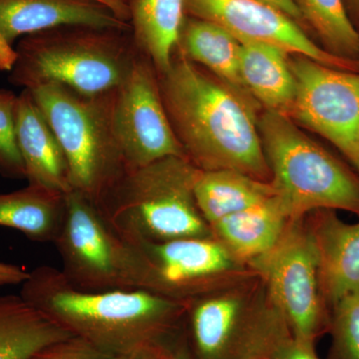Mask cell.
Returning a JSON list of instances; mask_svg holds the SVG:
<instances>
[{
    "label": "cell",
    "mask_w": 359,
    "mask_h": 359,
    "mask_svg": "<svg viewBox=\"0 0 359 359\" xmlns=\"http://www.w3.org/2000/svg\"><path fill=\"white\" fill-rule=\"evenodd\" d=\"M194 18L228 30L241 41L273 45L337 69L359 71L358 60L339 57L321 48L280 9L263 0H184Z\"/></svg>",
    "instance_id": "obj_12"
},
{
    "label": "cell",
    "mask_w": 359,
    "mask_h": 359,
    "mask_svg": "<svg viewBox=\"0 0 359 359\" xmlns=\"http://www.w3.org/2000/svg\"><path fill=\"white\" fill-rule=\"evenodd\" d=\"M29 91L65 152L72 191L100 205L127 171L113 127L116 90L85 96L47 83Z\"/></svg>",
    "instance_id": "obj_6"
},
{
    "label": "cell",
    "mask_w": 359,
    "mask_h": 359,
    "mask_svg": "<svg viewBox=\"0 0 359 359\" xmlns=\"http://www.w3.org/2000/svg\"><path fill=\"white\" fill-rule=\"evenodd\" d=\"M242 359H264V358H262V356L259 355H249L245 356V358Z\"/></svg>",
    "instance_id": "obj_33"
},
{
    "label": "cell",
    "mask_w": 359,
    "mask_h": 359,
    "mask_svg": "<svg viewBox=\"0 0 359 359\" xmlns=\"http://www.w3.org/2000/svg\"><path fill=\"white\" fill-rule=\"evenodd\" d=\"M311 214L308 226L318 254L321 294L334 306L359 292V222L346 223L332 210Z\"/></svg>",
    "instance_id": "obj_15"
},
{
    "label": "cell",
    "mask_w": 359,
    "mask_h": 359,
    "mask_svg": "<svg viewBox=\"0 0 359 359\" xmlns=\"http://www.w3.org/2000/svg\"><path fill=\"white\" fill-rule=\"evenodd\" d=\"M166 359H193L182 348H176Z\"/></svg>",
    "instance_id": "obj_32"
},
{
    "label": "cell",
    "mask_w": 359,
    "mask_h": 359,
    "mask_svg": "<svg viewBox=\"0 0 359 359\" xmlns=\"http://www.w3.org/2000/svg\"><path fill=\"white\" fill-rule=\"evenodd\" d=\"M332 308V359H359V292Z\"/></svg>",
    "instance_id": "obj_26"
},
{
    "label": "cell",
    "mask_w": 359,
    "mask_h": 359,
    "mask_svg": "<svg viewBox=\"0 0 359 359\" xmlns=\"http://www.w3.org/2000/svg\"><path fill=\"white\" fill-rule=\"evenodd\" d=\"M134 43L154 66L166 72L173 60L184 22V0H133L130 6Z\"/></svg>",
    "instance_id": "obj_21"
},
{
    "label": "cell",
    "mask_w": 359,
    "mask_h": 359,
    "mask_svg": "<svg viewBox=\"0 0 359 359\" xmlns=\"http://www.w3.org/2000/svg\"><path fill=\"white\" fill-rule=\"evenodd\" d=\"M56 245L61 273L75 289L90 292L136 287V252L84 195H65V215Z\"/></svg>",
    "instance_id": "obj_7"
},
{
    "label": "cell",
    "mask_w": 359,
    "mask_h": 359,
    "mask_svg": "<svg viewBox=\"0 0 359 359\" xmlns=\"http://www.w3.org/2000/svg\"><path fill=\"white\" fill-rule=\"evenodd\" d=\"M259 131L271 184L292 222L320 210L359 216V176L306 136L292 118L264 111Z\"/></svg>",
    "instance_id": "obj_5"
},
{
    "label": "cell",
    "mask_w": 359,
    "mask_h": 359,
    "mask_svg": "<svg viewBox=\"0 0 359 359\" xmlns=\"http://www.w3.org/2000/svg\"><path fill=\"white\" fill-rule=\"evenodd\" d=\"M88 1L95 2V4L106 7L119 20L125 21V22H128L131 20L130 6L125 2V0H88Z\"/></svg>",
    "instance_id": "obj_30"
},
{
    "label": "cell",
    "mask_w": 359,
    "mask_h": 359,
    "mask_svg": "<svg viewBox=\"0 0 359 359\" xmlns=\"http://www.w3.org/2000/svg\"><path fill=\"white\" fill-rule=\"evenodd\" d=\"M62 27L127 32L109 9L88 0H0V70H11L16 40Z\"/></svg>",
    "instance_id": "obj_13"
},
{
    "label": "cell",
    "mask_w": 359,
    "mask_h": 359,
    "mask_svg": "<svg viewBox=\"0 0 359 359\" xmlns=\"http://www.w3.org/2000/svg\"><path fill=\"white\" fill-rule=\"evenodd\" d=\"M290 222L278 194L211 226L212 236L238 264H249L278 243Z\"/></svg>",
    "instance_id": "obj_17"
},
{
    "label": "cell",
    "mask_w": 359,
    "mask_h": 359,
    "mask_svg": "<svg viewBox=\"0 0 359 359\" xmlns=\"http://www.w3.org/2000/svg\"><path fill=\"white\" fill-rule=\"evenodd\" d=\"M199 171L188 158L182 157L127 170L99 209L110 226L132 244L214 237L194 194Z\"/></svg>",
    "instance_id": "obj_3"
},
{
    "label": "cell",
    "mask_w": 359,
    "mask_h": 359,
    "mask_svg": "<svg viewBox=\"0 0 359 359\" xmlns=\"http://www.w3.org/2000/svg\"><path fill=\"white\" fill-rule=\"evenodd\" d=\"M32 359H117L86 340L70 337L45 347Z\"/></svg>",
    "instance_id": "obj_28"
},
{
    "label": "cell",
    "mask_w": 359,
    "mask_h": 359,
    "mask_svg": "<svg viewBox=\"0 0 359 359\" xmlns=\"http://www.w3.org/2000/svg\"><path fill=\"white\" fill-rule=\"evenodd\" d=\"M21 285L28 304L117 359H166L189 306L144 290L83 292L50 266L29 271Z\"/></svg>",
    "instance_id": "obj_1"
},
{
    "label": "cell",
    "mask_w": 359,
    "mask_h": 359,
    "mask_svg": "<svg viewBox=\"0 0 359 359\" xmlns=\"http://www.w3.org/2000/svg\"><path fill=\"white\" fill-rule=\"evenodd\" d=\"M177 47L189 60L209 71L247 100L257 104L241 76L240 41L228 30L209 21L192 18L184 22Z\"/></svg>",
    "instance_id": "obj_19"
},
{
    "label": "cell",
    "mask_w": 359,
    "mask_h": 359,
    "mask_svg": "<svg viewBox=\"0 0 359 359\" xmlns=\"http://www.w3.org/2000/svg\"><path fill=\"white\" fill-rule=\"evenodd\" d=\"M250 268L263 278L269 304L297 339L313 344L327 327L318 254L304 219L290 222L278 243L252 259Z\"/></svg>",
    "instance_id": "obj_8"
},
{
    "label": "cell",
    "mask_w": 359,
    "mask_h": 359,
    "mask_svg": "<svg viewBox=\"0 0 359 359\" xmlns=\"http://www.w3.org/2000/svg\"><path fill=\"white\" fill-rule=\"evenodd\" d=\"M158 81L175 134L198 169L236 170L271 181L257 124V104L179 51L169 69L158 74Z\"/></svg>",
    "instance_id": "obj_2"
},
{
    "label": "cell",
    "mask_w": 359,
    "mask_h": 359,
    "mask_svg": "<svg viewBox=\"0 0 359 359\" xmlns=\"http://www.w3.org/2000/svg\"><path fill=\"white\" fill-rule=\"evenodd\" d=\"M18 95L0 89V175L25 179V165L16 140V105Z\"/></svg>",
    "instance_id": "obj_27"
},
{
    "label": "cell",
    "mask_w": 359,
    "mask_h": 359,
    "mask_svg": "<svg viewBox=\"0 0 359 359\" xmlns=\"http://www.w3.org/2000/svg\"><path fill=\"white\" fill-rule=\"evenodd\" d=\"M29 276V271L16 264L0 262V287L22 285Z\"/></svg>",
    "instance_id": "obj_29"
},
{
    "label": "cell",
    "mask_w": 359,
    "mask_h": 359,
    "mask_svg": "<svg viewBox=\"0 0 359 359\" xmlns=\"http://www.w3.org/2000/svg\"><path fill=\"white\" fill-rule=\"evenodd\" d=\"M132 245L136 252L137 290L182 302L223 290L224 278L238 264L214 237Z\"/></svg>",
    "instance_id": "obj_9"
},
{
    "label": "cell",
    "mask_w": 359,
    "mask_h": 359,
    "mask_svg": "<svg viewBox=\"0 0 359 359\" xmlns=\"http://www.w3.org/2000/svg\"><path fill=\"white\" fill-rule=\"evenodd\" d=\"M73 337L20 295L0 294V359H32Z\"/></svg>",
    "instance_id": "obj_20"
},
{
    "label": "cell",
    "mask_w": 359,
    "mask_h": 359,
    "mask_svg": "<svg viewBox=\"0 0 359 359\" xmlns=\"http://www.w3.org/2000/svg\"><path fill=\"white\" fill-rule=\"evenodd\" d=\"M254 354L264 359H320L314 344L294 337L271 306L266 309L262 321Z\"/></svg>",
    "instance_id": "obj_25"
},
{
    "label": "cell",
    "mask_w": 359,
    "mask_h": 359,
    "mask_svg": "<svg viewBox=\"0 0 359 359\" xmlns=\"http://www.w3.org/2000/svg\"><path fill=\"white\" fill-rule=\"evenodd\" d=\"M196 203L211 226L230 216L276 195L271 182L236 170H200L194 185Z\"/></svg>",
    "instance_id": "obj_22"
},
{
    "label": "cell",
    "mask_w": 359,
    "mask_h": 359,
    "mask_svg": "<svg viewBox=\"0 0 359 359\" xmlns=\"http://www.w3.org/2000/svg\"><path fill=\"white\" fill-rule=\"evenodd\" d=\"M113 127L127 170L187 158L163 103L157 71L142 53L114 92Z\"/></svg>",
    "instance_id": "obj_11"
},
{
    "label": "cell",
    "mask_w": 359,
    "mask_h": 359,
    "mask_svg": "<svg viewBox=\"0 0 359 359\" xmlns=\"http://www.w3.org/2000/svg\"><path fill=\"white\" fill-rule=\"evenodd\" d=\"M354 1H355L356 4H358V6H359V0H354Z\"/></svg>",
    "instance_id": "obj_34"
},
{
    "label": "cell",
    "mask_w": 359,
    "mask_h": 359,
    "mask_svg": "<svg viewBox=\"0 0 359 359\" xmlns=\"http://www.w3.org/2000/svg\"><path fill=\"white\" fill-rule=\"evenodd\" d=\"M15 128L28 185L62 195L70 193L65 152L29 90L23 89L18 95Z\"/></svg>",
    "instance_id": "obj_16"
},
{
    "label": "cell",
    "mask_w": 359,
    "mask_h": 359,
    "mask_svg": "<svg viewBox=\"0 0 359 359\" xmlns=\"http://www.w3.org/2000/svg\"><path fill=\"white\" fill-rule=\"evenodd\" d=\"M120 32L62 27L23 37L9 81L28 90L57 83L85 96L114 92L140 53Z\"/></svg>",
    "instance_id": "obj_4"
},
{
    "label": "cell",
    "mask_w": 359,
    "mask_h": 359,
    "mask_svg": "<svg viewBox=\"0 0 359 359\" xmlns=\"http://www.w3.org/2000/svg\"><path fill=\"white\" fill-rule=\"evenodd\" d=\"M263 309L252 311L245 295L223 290L189 302L196 359H242L252 355Z\"/></svg>",
    "instance_id": "obj_14"
},
{
    "label": "cell",
    "mask_w": 359,
    "mask_h": 359,
    "mask_svg": "<svg viewBox=\"0 0 359 359\" xmlns=\"http://www.w3.org/2000/svg\"><path fill=\"white\" fill-rule=\"evenodd\" d=\"M263 1L268 2L271 6H276V8L280 9L283 13L289 15L294 20H302L301 11L294 0H263Z\"/></svg>",
    "instance_id": "obj_31"
},
{
    "label": "cell",
    "mask_w": 359,
    "mask_h": 359,
    "mask_svg": "<svg viewBox=\"0 0 359 359\" xmlns=\"http://www.w3.org/2000/svg\"><path fill=\"white\" fill-rule=\"evenodd\" d=\"M240 43L241 76L250 96L264 111L290 117L297 82L289 53L263 42L241 40Z\"/></svg>",
    "instance_id": "obj_18"
},
{
    "label": "cell",
    "mask_w": 359,
    "mask_h": 359,
    "mask_svg": "<svg viewBox=\"0 0 359 359\" xmlns=\"http://www.w3.org/2000/svg\"><path fill=\"white\" fill-rule=\"evenodd\" d=\"M65 215V195L28 185L0 193V226L14 229L30 241L55 242Z\"/></svg>",
    "instance_id": "obj_23"
},
{
    "label": "cell",
    "mask_w": 359,
    "mask_h": 359,
    "mask_svg": "<svg viewBox=\"0 0 359 359\" xmlns=\"http://www.w3.org/2000/svg\"><path fill=\"white\" fill-rule=\"evenodd\" d=\"M294 1L330 53L353 60L359 55V33L347 15L344 0Z\"/></svg>",
    "instance_id": "obj_24"
},
{
    "label": "cell",
    "mask_w": 359,
    "mask_h": 359,
    "mask_svg": "<svg viewBox=\"0 0 359 359\" xmlns=\"http://www.w3.org/2000/svg\"><path fill=\"white\" fill-rule=\"evenodd\" d=\"M297 93L290 118L334 144L359 172V71L290 57Z\"/></svg>",
    "instance_id": "obj_10"
}]
</instances>
